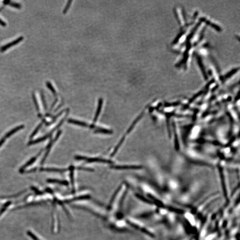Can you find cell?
Listing matches in <instances>:
<instances>
[{"mask_svg":"<svg viewBox=\"0 0 240 240\" xmlns=\"http://www.w3.org/2000/svg\"><path fill=\"white\" fill-rule=\"evenodd\" d=\"M50 135H47L46 136H44L43 137H41V138H39V139L36 140H35V141H31V142H30L29 143V145H33V144H36V143L41 142H42V141H44L46 140V139L47 138V137H50Z\"/></svg>","mask_w":240,"mask_h":240,"instance_id":"7c38bea8","label":"cell"},{"mask_svg":"<svg viewBox=\"0 0 240 240\" xmlns=\"http://www.w3.org/2000/svg\"><path fill=\"white\" fill-rule=\"evenodd\" d=\"M214 236H215L214 235H210L209 236H207V237H206V240H211L212 239H213L214 237Z\"/></svg>","mask_w":240,"mask_h":240,"instance_id":"603a6c76","label":"cell"},{"mask_svg":"<svg viewBox=\"0 0 240 240\" xmlns=\"http://www.w3.org/2000/svg\"><path fill=\"white\" fill-rule=\"evenodd\" d=\"M205 231H202V236H203V235L205 234Z\"/></svg>","mask_w":240,"mask_h":240,"instance_id":"4316f807","label":"cell"},{"mask_svg":"<svg viewBox=\"0 0 240 240\" xmlns=\"http://www.w3.org/2000/svg\"><path fill=\"white\" fill-rule=\"evenodd\" d=\"M103 101L102 98L99 99V101H98V106H97V111H96V112L95 115L94 119H93V126H94V124H95L96 122H97V120H98V118L99 117V115L100 114V113H101V109H102V105H103Z\"/></svg>","mask_w":240,"mask_h":240,"instance_id":"3957f363","label":"cell"},{"mask_svg":"<svg viewBox=\"0 0 240 240\" xmlns=\"http://www.w3.org/2000/svg\"><path fill=\"white\" fill-rule=\"evenodd\" d=\"M111 168L113 169L118 170H133L137 169L140 168V166H130V165H123V166H112Z\"/></svg>","mask_w":240,"mask_h":240,"instance_id":"5b68a950","label":"cell"},{"mask_svg":"<svg viewBox=\"0 0 240 240\" xmlns=\"http://www.w3.org/2000/svg\"><path fill=\"white\" fill-rule=\"evenodd\" d=\"M24 39V37L22 36H20L18 38H17V39L13 41V42H10V43H9L8 44H6V45H4V46H3L2 47L1 49H0V51L1 52H5V51H6V50L9 49V48H11L12 46H15V45H16L17 44H18L19 43H20V42H21V41Z\"/></svg>","mask_w":240,"mask_h":240,"instance_id":"7a4b0ae2","label":"cell"},{"mask_svg":"<svg viewBox=\"0 0 240 240\" xmlns=\"http://www.w3.org/2000/svg\"><path fill=\"white\" fill-rule=\"evenodd\" d=\"M11 204V202H7L4 205V206L2 207V209L0 210V216L2 215L3 213H4V212L6 211V210L7 209V208H8V206H10V204Z\"/></svg>","mask_w":240,"mask_h":240,"instance_id":"2e32d148","label":"cell"},{"mask_svg":"<svg viewBox=\"0 0 240 240\" xmlns=\"http://www.w3.org/2000/svg\"><path fill=\"white\" fill-rule=\"evenodd\" d=\"M27 235L29 237H30L31 238H32L33 240H40L38 237H37L36 235L34 234V233H33L32 232H31L30 231H28L27 232Z\"/></svg>","mask_w":240,"mask_h":240,"instance_id":"e0dca14e","label":"cell"},{"mask_svg":"<svg viewBox=\"0 0 240 240\" xmlns=\"http://www.w3.org/2000/svg\"><path fill=\"white\" fill-rule=\"evenodd\" d=\"M42 152V151H41V152H40L38 153V154L37 155H36V156H35V157H32V158L31 160H30L28 162H27V163H26V164H25L24 166H22V168L21 169V170H20V172H23V170H25V169L26 168L27 166H30V165L32 164L33 162H34L36 160L37 157H38V156H39L40 155V154H41V152Z\"/></svg>","mask_w":240,"mask_h":240,"instance_id":"9c48e42d","label":"cell"},{"mask_svg":"<svg viewBox=\"0 0 240 240\" xmlns=\"http://www.w3.org/2000/svg\"><path fill=\"white\" fill-rule=\"evenodd\" d=\"M68 122L70 123L71 124H74L75 125L77 126H81L82 127H89V126L88 124L85 122H83L82 121H79L78 120H74V119H70L68 120Z\"/></svg>","mask_w":240,"mask_h":240,"instance_id":"52a82bcc","label":"cell"},{"mask_svg":"<svg viewBox=\"0 0 240 240\" xmlns=\"http://www.w3.org/2000/svg\"><path fill=\"white\" fill-rule=\"evenodd\" d=\"M75 159L78 160H82L86 161V162L92 163V162H100V163H105L111 164L112 162L109 160H106L102 158H98V157H87L85 156H75Z\"/></svg>","mask_w":240,"mask_h":240,"instance_id":"6da1fadb","label":"cell"},{"mask_svg":"<svg viewBox=\"0 0 240 240\" xmlns=\"http://www.w3.org/2000/svg\"><path fill=\"white\" fill-rule=\"evenodd\" d=\"M24 126L23 125H21V126H17V127H16L15 128H14L13 130H11V131H10V132H9L8 133H7L6 134V136H5V138H7V137H9L11 136L13 134L17 132V131H18L20 130H22L24 128Z\"/></svg>","mask_w":240,"mask_h":240,"instance_id":"ba28073f","label":"cell"},{"mask_svg":"<svg viewBox=\"0 0 240 240\" xmlns=\"http://www.w3.org/2000/svg\"><path fill=\"white\" fill-rule=\"evenodd\" d=\"M61 131H60L59 132H58V133H57V135H56V136L55 138L52 141H51V142H50V143L49 144V145H48V146L47 147V152H46V154H45V155L44 158H43V160H42V164H43V163H44V162H45V160H46V158L48 154H49V152H50V149H51V147L52 146V145H53V143H54V142H55V141H56L57 140V139H58V138H59V137H60V135H61Z\"/></svg>","mask_w":240,"mask_h":240,"instance_id":"277c9868","label":"cell"},{"mask_svg":"<svg viewBox=\"0 0 240 240\" xmlns=\"http://www.w3.org/2000/svg\"><path fill=\"white\" fill-rule=\"evenodd\" d=\"M42 123H41V124H39V125L36 127V129H35L34 132L32 133V134H31V138H32V137H33L36 134V133H37V132L38 131V130H40V128L42 127Z\"/></svg>","mask_w":240,"mask_h":240,"instance_id":"d6986e66","label":"cell"},{"mask_svg":"<svg viewBox=\"0 0 240 240\" xmlns=\"http://www.w3.org/2000/svg\"><path fill=\"white\" fill-rule=\"evenodd\" d=\"M46 86H47V87L49 88V89L53 93V94H54V95H56V91L54 89L53 86H52L51 84L49 82H46Z\"/></svg>","mask_w":240,"mask_h":240,"instance_id":"ac0fdd59","label":"cell"},{"mask_svg":"<svg viewBox=\"0 0 240 240\" xmlns=\"http://www.w3.org/2000/svg\"><path fill=\"white\" fill-rule=\"evenodd\" d=\"M185 217L186 218L188 219L189 221L190 222L191 224L192 225H194L195 224V220L194 219V217L192 216V215L189 213H187L185 214Z\"/></svg>","mask_w":240,"mask_h":240,"instance_id":"9a60e30c","label":"cell"},{"mask_svg":"<svg viewBox=\"0 0 240 240\" xmlns=\"http://www.w3.org/2000/svg\"><path fill=\"white\" fill-rule=\"evenodd\" d=\"M67 169H61L57 168H42L41 169L43 171L54 172H64L66 171Z\"/></svg>","mask_w":240,"mask_h":240,"instance_id":"30bf717a","label":"cell"},{"mask_svg":"<svg viewBox=\"0 0 240 240\" xmlns=\"http://www.w3.org/2000/svg\"><path fill=\"white\" fill-rule=\"evenodd\" d=\"M32 99H33V101L34 102L35 105L36 106V109L38 111H39V105H38V102L37 101V100H36V97H35V95L33 93L32 94Z\"/></svg>","mask_w":240,"mask_h":240,"instance_id":"ffe728a7","label":"cell"},{"mask_svg":"<svg viewBox=\"0 0 240 240\" xmlns=\"http://www.w3.org/2000/svg\"><path fill=\"white\" fill-rule=\"evenodd\" d=\"M6 5H9L14 8H17L18 9H21V4H19L16 2H12L10 1H5L3 2Z\"/></svg>","mask_w":240,"mask_h":240,"instance_id":"8fae6325","label":"cell"},{"mask_svg":"<svg viewBox=\"0 0 240 240\" xmlns=\"http://www.w3.org/2000/svg\"><path fill=\"white\" fill-rule=\"evenodd\" d=\"M47 182L49 183H58L60 184L65 185H68V183L67 181H60L56 179H48L47 180Z\"/></svg>","mask_w":240,"mask_h":240,"instance_id":"4fadbf2b","label":"cell"},{"mask_svg":"<svg viewBox=\"0 0 240 240\" xmlns=\"http://www.w3.org/2000/svg\"><path fill=\"white\" fill-rule=\"evenodd\" d=\"M0 25L3 27L6 26V24L4 21H3L2 19H0Z\"/></svg>","mask_w":240,"mask_h":240,"instance_id":"d4e9b609","label":"cell"},{"mask_svg":"<svg viewBox=\"0 0 240 240\" xmlns=\"http://www.w3.org/2000/svg\"><path fill=\"white\" fill-rule=\"evenodd\" d=\"M161 212H162V214H165V213H166V211L164 210H162L161 211Z\"/></svg>","mask_w":240,"mask_h":240,"instance_id":"484cf974","label":"cell"},{"mask_svg":"<svg viewBox=\"0 0 240 240\" xmlns=\"http://www.w3.org/2000/svg\"><path fill=\"white\" fill-rule=\"evenodd\" d=\"M72 2V1H69L68 2V3L67 4L66 6H65V9H64V10H63V13H66L67 11H68V10L69 9V7H70V6L71 5V3Z\"/></svg>","mask_w":240,"mask_h":240,"instance_id":"44dd1931","label":"cell"},{"mask_svg":"<svg viewBox=\"0 0 240 240\" xmlns=\"http://www.w3.org/2000/svg\"><path fill=\"white\" fill-rule=\"evenodd\" d=\"M95 133H104V134H112V131L110 130L100 128H97V129L95 131Z\"/></svg>","mask_w":240,"mask_h":240,"instance_id":"5bb4252c","label":"cell"},{"mask_svg":"<svg viewBox=\"0 0 240 240\" xmlns=\"http://www.w3.org/2000/svg\"><path fill=\"white\" fill-rule=\"evenodd\" d=\"M125 138H126V135L123 136L122 137V138L120 140V141L118 142V144L116 145V146L114 149V150L112 152V154H111V157H113L116 155V152H117V151H118V149H120V147L122 145L123 143L124 142V141L125 140Z\"/></svg>","mask_w":240,"mask_h":240,"instance_id":"8992f818","label":"cell"},{"mask_svg":"<svg viewBox=\"0 0 240 240\" xmlns=\"http://www.w3.org/2000/svg\"><path fill=\"white\" fill-rule=\"evenodd\" d=\"M41 97H42V101H43V105H44V107L45 108V109H46V101H45V97H44V94L43 93H41Z\"/></svg>","mask_w":240,"mask_h":240,"instance_id":"7402d4cb","label":"cell"},{"mask_svg":"<svg viewBox=\"0 0 240 240\" xmlns=\"http://www.w3.org/2000/svg\"><path fill=\"white\" fill-rule=\"evenodd\" d=\"M5 140H6V138L5 137L2 138V139L0 140V147L3 144V143H4Z\"/></svg>","mask_w":240,"mask_h":240,"instance_id":"cb8c5ba5","label":"cell"}]
</instances>
